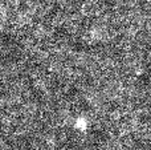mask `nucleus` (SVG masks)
Wrapping results in <instances>:
<instances>
[{"label": "nucleus", "mask_w": 151, "mask_h": 150, "mask_svg": "<svg viewBox=\"0 0 151 150\" xmlns=\"http://www.w3.org/2000/svg\"><path fill=\"white\" fill-rule=\"evenodd\" d=\"M139 81H141V84H145V85L151 84V61H149L143 66V72L139 76Z\"/></svg>", "instance_id": "1"}]
</instances>
